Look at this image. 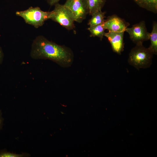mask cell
<instances>
[{
  "mask_svg": "<svg viewBox=\"0 0 157 157\" xmlns=\"http://www.w3.org/2000/svg\"><path fill=\"white\" fill-rule=\"evenodd\" d=\"M30 56L34 59L51 60L64 67L70 66L74 60V54L70 49L58 44L42 35L37 36L33 41Z\"/></svg>",
  "mask_w": 157,
  "mask_h": 157,
  "instance_id": "obj_1",
  "label": "cell"
},
{
  "mask_svg": "<svg viewBox=\"0 0 157 157\" xmlns=\"http://www.w3.org/2000/svg\"><path fill=\"white\" fill-rule=\"evenodd\" d=\"M153 53L142 43H138L131 50L128 62L137 69L149 67L152 63Z\"/></svg>",
  "mask_w": 157,
  "mask_h": 157,
  "instance_id": "obj_2",
  "label": "cell"
},
{
  "mask_svg": "<svg viewBox=\"0 0 157 157\" xmlns=\"http://www.w3.org/2000/svg\"><path fill=\"white\" fill-rule=\"evenodd\" d=\"M50 12L44 11L38 7H31L24 10L17 11L16 15L22 18L25 22L36 28L42 26L49 19Z\"/></svg>",
  "mask_w": 157,
  "mask_h": 157,
  "instance_id": "obj_3",
  "label": "cell"
},
{
  "mask_svg": "<svg viewBox=\"0 0 157 157\" xmlns=\"http://www.w3.org/2000/svg\"><path fill=\"white\" fill-rule=\"evenodd\" d=\"M54 9L50 12L49 19L59 23L68 30L73 29L74 20L69 10L63 4L57 3Z\"/></svg>",
  "mask_w": 157,
  "mask_h": 157,
  "instance_id": "obj_4",
  "label": "cell"
},
{
  "mask_svg": "<svg viewBox=\"0 0 157 157\" xmlns=\"http://www.w3.org/2000/svg\"><path fill=\"white\" fill-rule=\"evenodd\" d=\"M70 11L75 22H82L89 13L87 0H66L64 4Z\"/></svg>",
  "mask_w": 157,
  "mask_h": 157,
  "instance_id": "obj_5",
  "label": "cell"
},
{
  "mask_svg": "<svg viewBox=\"0 0 157 157\" xmlns=\"http://www.w3.org/2000/svg\"><path fill=\"white\" fill-rule=\"evenodd\" d=\"M125 31L129 33L130 39L136 44L142 43L149 40L150 33L147 31L144 21L133 25L131 28L127 27Z\"/></svg>",
  "mask_w": 157,
  "mask_h": 157,
  "instance_id": "obj_6",
  "label": "cell"
},
{
  "mask_svg": "<svg viewBox=\"0 0 157 157\" xmlns=\"http://www.w3.org/2000/svg\"><path fill=\"white\" fill-rule=\"evenodd\" d=\"M129 24L116 15L109 16L103 23L104 27L108 31L124 32Z\"/></svg>",
  "mask_w": 157,
  "mask_h": 157,
  "instance_id": "obj_7",
  "label": "cell"
},
{
  "mask_svg": "<svg viewBox=\"0 0 157 157\" xmlns=\"http://www.w3.org/2000/svg\"><path fill=\"white\" fill-rule=\"evenodd\" d=\"M124 32L108 31L105 33L104 36L107 38L113 51L119 54L124 50Z\"/></svg>",
  "mask_w": 157,
  "mask_h": 157,
  "instance_id": "obj_8",
  "label": "cell"
},
{
  "mask_svg": "<svg viewBox=\"0 0 157 157\" xmlns=\"http://www.w3.org/2000/svg\"><path fill=\"white\" fill-rule=\"evenodd\" d=\"M89 15H92L94 13L101 11L106 0H87Z\"/></svg>",
  "mask_w": 157,
  "mask_h": 157,
  "instance_id": "obj_9",
  "label": "cell"
},
{
  "mask_svg": "<svg viewBox=\"0 0 157 157\" xmlns=\"http://www.w3.org/2000/svg\"><path fill=\"white\" fill-rule=\"evenodd\" d=\"M149 39L151 44L148 48L153 54L157 53V24L154 22L153 24L152 30L150 33Z\"/></svg>",
  "mask_w": 157,
  "mask_h": 157,
  "instance_id": "obj_10",
  "label": "cell"
},
{
  "mask_svg": "<svg viewBox=\"0 0 157 157\" xmlns=\"http://www.w3.org/2000/svg\"><path fill=\"white\" fill-rule=\"evenodd\" d=\"M140 7L156 13L157 0H134Z\"/></svg>",
  "mask_w": 157,
  "mask_h": 157,
  "instance_id": "obj_11",
  "label": "cell"
},
{
  "mask_svg": "<svg viewBox=\"0 0 157 157\" xmlns=\"http://www.w3.org/2000/svg\"><path fill=\"white\" fill-rule=\"evenodd\" d=\"M103 23L90 26L88 28L90 33V37H97L99 38L101 40H102L105 33Z\"/></svg>",
  "mask_w": 157,
  "mask_h": 157,
  "instance_id": "obj_12",
  "label": "cell"
},
{
  "mask_svg": "<svg viewBox=\"0 0 157 157\" xmlns=\"http://www.w3.org/2000/svg\"><path fill=\"white\" fill-rule=\"evenodd\" d=\"M105 12L101 11L94 13L92 15V18L89 20L88 25L90 26H92L103 23L105 20Z\"/></svg>",
  "mask_w": 157,
  "mask_h": 157,
  "instance_id": "obj_13",
  "label": "cell"
},
{
  "mask_svg": "<svg viewBox=\"0 0 157 157\" xmlns=\"http://www.w3.org/2000/svg\"><path fill=\"white\" fill-rule=\"evenodd\" d=\"M27 156L25 154H17L6 151L0 152V157H22Z\"/></svg>",
  "mask_w": 157,
  "mask_h": 157,
  "instance_id": "obj_14",
  "label": "cell"
},
{
  "mask_svg": "<svg viewBox=\"0 0 157 157\" xmlns=\"http://www.w3.org/2000/svg\"><path fill=\"white\" fill-rule=\"evenodd\" d=\"M60 0H47L49 4L51 6L55 5Z\"/></svg>",
  "mask_w": 157,
  "mask_h": 157,
  "instance_id": "obj_15",
  "label": "cell"
},
{
  "mask_svg": "<svg viewBox=\"0 0 157 157\" xmlns=\"http://www.w3.org/2000/svg\"><path fill=\"white\" fill-rule=\"evenodd\" d=\"M4 53L2 48L0 47V65L3 62L4 58Z\"/></svg>",
  "mask_w": 157,
  "mask_h": 157,
  "instance_id": "obj_16",
  "label": "cell"
},
{
  "mask_svg": "<svg viewBox=\"0 0 157 157\" xmlns=\"http://www.w3.org/2000/svg\"><path fill=\"white\" fill-rule=\"evenodd\" d=\"M3 122V119L1 117V113L0 111V128H1Z\"/></svg>",
  "mask_w": 157,
  "mask_h": 157,
  "instance_id": "obj_17",
  "label": "cell"
}]
</instances>
